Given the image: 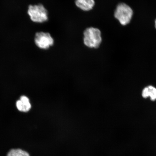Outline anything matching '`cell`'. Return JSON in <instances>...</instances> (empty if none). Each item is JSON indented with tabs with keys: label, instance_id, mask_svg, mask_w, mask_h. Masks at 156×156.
Returning <instances> with one entry per match:
<instances>
[{
	"label": "cell",
	"instance_id": "9c48e42d",
	"mask_svg": "<svg viewBox=\"0 0 156 156\" xmlns=\"http://www.w3.org/2000/svg\"><path fill=\"white\" fill-rule=\"evenodd\" d=\"M155 28L156 29V19L155 20Z\"/></svg>",
	"mask_w": 156,
	"mask_h": 156
},
{
	"label": "cell",
	"instance_id": "8992f818",
	"mask_svg": "<svg viewBox=\"0 0 156 156\" xmlns=\"http://www.w3.org/2000/svg\"><path fill=\"white\" fill-rule=\"evenodd\" d=\"M16 105L18 110L22 112H28L31 107L29 99L25 96L21 97L20 99L17 101Z\"/></svg>",
	"mask_w": 156,
	"mask_h": 156
},
{
	"label": "cell",
	"instance_id": "5b68a950",
	"mask_svg": "<svg viewBox=\"0 0 156 156\" xmlns=\"http://www.w3.org/2000/svg\"><path fill=\"white\" fill-rule=\"evenodd\" d=\"M75 3L78 8L85 11L91 10L95 5L94 0H75Z\"/></svg>",
	"mask_w": 156,
	"mask_h": 156
},
{
	"label": "cell",
	"instance_id": "52a82bcc",
	"mask_svg": "<svg viewBox=\"0 0 156 156\" xmlns=\"http://www.w3.org/2000/svg\"><path fill=\"white\" fill-rule=\"evenodd\" d=\"M142 96L145 98L150 97H151V101H155L156 100V89L151 86L146 87L142 91Z\"/></svg>",
	"mask_w": 156,
	"mask_h": 156
},
{
	"label": "cell",
	"instance_id": "ba28073f",
	"mask_svg": "<svg viewBox=\"0 0 156 156\" xmlns=\"http://www.w3.org/2000/svg\"><path fill=\"white\" fill-rule=\"evenodd\" d=\"M7 156H30L26 151L20 149H13L11 150Z\"/></svg>",
	"mask_w": 156,
	"mask_h": 156
},
{
	"label": "cell",
	"instance_id": "6da1fadb",
	"mask_svg": "<svg viewBox=\"0 0 156 156\" xmlns=\"http://www.w3.org/2000/svg\"><path fill=\"white\" fill-rule=\"evenodd\" d=\"M83 43L89 48H98L102 42L101 32L98 28L89 27L83 32Z\"/></svg>",
	"mask_w": 156,
	"mask_h": 156
},
{
	"label": "cell",
	"instance_id": "3957f363",
	"mask_svg": "<svg viewBox=\"0 0 156 156\" xmlns=\"http://www.w3.org/2000/svg\"><path fill=\"white\" fill-rule=\"evenodd\" d=\"M133 13V10L129 6L124 3H120L117 6L114 15L120 24L125 26L129 24Z\"/></svg>",
	"mask_w": 156,
	"mask_h": 156
},
{
	"label": "cell",
	"instance_id": "277c9868",
	"mask_svg": "<svg viewBox=\"0 0 156 156\" xmlns=\"http://www.w3.org/2000/svg\"><path fill=\"white\" fill-rule=\"evenodd\" d=\"M34 41L37 47L44 50L48 49L54 43V39L49 33L42 32L36 33Z\"/></svg>",
	"mask_w": 156,
	"mask_h": 156
},
{
	"label": "cell",
	"instance_id": "7a4b0ae2",
	"mask_svg": "<svg viewBox=\"0 0 156 156\" xmlns=\"http://www.w3.org/2000/svg\"><path fill=\"white\" fill-rule=\"evenodd\" d=\"M27 13L33 22L42 23L48 20V11L41 4L29 5Z\"/></svg>",
	"mask_w": 156,
	"mask_h": 156
}]
</instances>
